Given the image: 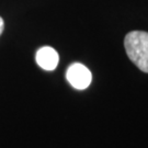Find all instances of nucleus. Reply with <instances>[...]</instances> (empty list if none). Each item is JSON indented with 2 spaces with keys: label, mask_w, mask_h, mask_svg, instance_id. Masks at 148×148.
I'll return each mask as SVG.
<instances>
[{
  "label": "nucleus",
  "mask_w": 148,
  "mask_h": 148,
  "mask_svg": "<svg viewBox=\"0 0 148 148\" xmlns=\"http://www.w3.org/2000/svg\"><path fill=\"white\" fill-rule=\"evenodd\" d=\"M124 47L131 62L143 73L148 74V32L127 33L124 38Z\"/></svg>",
  "instance_id": "1"
},
{
  "label": "nucleus",
  "mask_w": 148,
  "mask_h": 148,
  "mask_svg": "<svg viewBox=\"0 0 148 148\" xmlns=\"http://www.w3.org/2000/svg\"><path fill=\"white\" fill-rule=\"evenodd\" d=\"M67 80L69 84L75 87L76 89H86L87 87H89L92 80V75L90 73V70L82 64L76 63L73 64L67 70L66 74Z\"/></svg>",
  "instance_id": "2"
},
{
  "label": "nucleus",
  "mask_w": 148,
  "mask_h": 148,
  "mask_svg": "<svg viewBox=\"0 0 148 148\" xmlns=\"http://www.w3.org/2000/svg\"><path fill=\"white\" fill-rule=\"evenodd\" d=\"M58 54L49 46L40 48L36 53V63L41 68L45 70H53L58 65Z\"/></svg>",
  "instance_id": "3"
},
{
  "label": "nucleus",
  "mask_w": 148,
  "mask_h": 148,
  "mask_svg": "<svg viewBox=\"0 0 148 148\" xmlns=\"http://www.w3.org/2000/svg\"><path fill=\"white\" fill-rule=\"evenodd\" d=\"M3 27H5V23H3L2 18L0 16V35H1V33H2V31H3Z\"/></svg>",
  "instance_id": "4"
}]
</instances>
